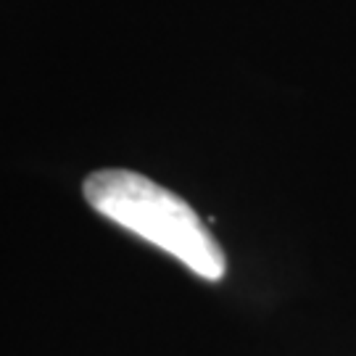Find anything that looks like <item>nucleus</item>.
<instances>
[{
  "instance_id": "f257e3e1",
  "label": "nucleus",
  "mask_w": 356,
  "mask_h": 356,
  "mask_svg": "<svg viewBox=\"0 0 356 356\" xmlns=\"http://www.w3.org/2000/svg\"><path fill=\"white\" fill-rule=\"evenodd\" d=\"M82 193L101 216L175 256L193 275L209 282L225 277L227 256L222 245L195 209L177 193L129 169L92 172Z\"/></svg>"
}]
</instances>
